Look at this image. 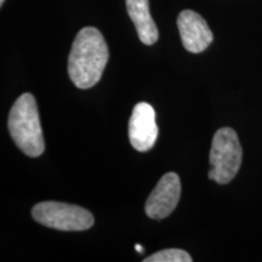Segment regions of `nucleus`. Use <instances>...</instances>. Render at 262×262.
Wrapping results in <instances>:
<instances>
[{
    "label": "nucleus",
    "instance_id": "nucleus-1",
    "mask_svg": "<svg viewBox=\"0 0 262 262\" xmlns=\"http://www.w3.org/2000/svg\"><path fill=\"white\" fill-rule=\"evenodd\" d=\"M110 52L98 29L85 27L75 37L68 57V74L79 89H89L100 81Z\"/></svg>",
    "mask_w": 262,
    "mask_h": 262
},
{
    "label": "nucleus",
    "instance_id": "nucleus-2",
    "mask_svg": "<svg viewBox=\"0 0 262 262\" xmlns=\"http://www.w3.org/2000/svg\"><path fill=\"white\" fill-rule=\"evenodd\" d=\"M10 135L25 155L39 157L45 149L37 102L33 95H21L12 106L8 122Z\"/></svg>",
    "mask_w": 262,
    "mask_h": 262
},
{
    "label": "nucleus",
    "instance_id": "nucleus-3",
    "mask_svg": "<svg viewBox=\"0 0 262 262\" xmlns=\"http://www.w3.org/2000/svg\"><path fill=\"white\" fill-rule=\"evenodd\" d=\"M242 150L237 133L231 127H221L215 133L210 149L209 179L225 185L235 178L242 164Z\"/></svg>",
    "mask_w": 262,
    "mask_h": 262
},
{
    "label": "nucleus",
    "instance_id": "nucleus-4",
    "mask_svg": "<svg viewBox=\"0 0 262 262\" xmlns=\"http://www.w3.org/2000/svg\"><path fill=\"white\" fill-rule=\"evenodd\" d=\"M32 216L39 224L58 231H85L94 225V216L81 206L42 202L33 206Z\"/></svg>",
    "mask_w": 262,
    "mask_h": 262
},
{
    "label": "nucleus",
    "instance_id": "nucleus-5",
    "mask_svg": "<svg viewBox=\"0 0 262 262\" xmlns=\"http://www.w3.org/2000/svg\"><path fill=\"white\" fill-rule=\"evenodd\" d=\"M181 195V181L178 173L168 172L159 180L146 202V214L155 220L168 217L175 210Z\"/></svg>",
    "mask_w": 262,
    "mask_h": 262
},
{
    "label": "nucleus",
    "instance_id": "nucleus-6",
    "mask_svg": "<svg viewBox=\"0 0 262 262\" xmlns=\"http://www.w3.org/2000/svg\"><path fill=\"white\" fill-rule=\"evenodd\" d=\"M158 133L155 108L147 102L137 103L134 107L129 120L131 146L139 152H147L155 146Z\"/></svg>",
    "mask_w": 262,
    "mask_h": 262
},
{
    "label": "nucleus",
    "instance_id": "nucleus-7",
    "mask_svg": "<svg viewBox=\"0 0 262 262\" xmlns=\"http://www.w3.org/2000/svg\"><path fill=\"white\" fill-rule=\"evenodd\" d=\"M178 27L183 47L193 54L204 51L214 39L205 19L192 10H183L180 12Z\"/></svg>",
    "mask_w": 262,
    "mask_h": 262
},
{
    "label": "nucleus",
    "instance_id": "nucleus-8",
    "mask_svg": "<svg viewBox=\"0 0 262 262\" xmlns=\"http://www.w3.org/2000/svg\"><path fill=\"white\" fill-rule=\"evenodd\" d=\"M127 14L135 25L137 35L145 45L158 40V28L149 12V0H125Z\"/></svg>",
    "mask_w": 262,
    "mask_h": 262
},
{
    "label": "nucleus",
    "instance_id": "nucleus-9",
    "mask_svg": "<svg viewBox=\"0 0 262 262\" xmlns=\"http://www.w3.org/2000/svg\"><path fill=\"white\" fill-rule=\"evenodd\" d=\"M145 262H192V257L182 249H166L143 258Z\"/></svg>",
    "mask_w": 262,
    "mask_h": 262
},
{
    "label": "nucleus",
    "instance_id": "nucleus-10",
    "mask_svg": "<svg viewBox=\"0 0 262 262\" xmlns=\"http://www.w3.org/2000/svg\"><path fill=\"white\" fill-rule=\"evenodd\" d=\"M135 250L137 251V253H143V248H142V245L136 244V245H135Z\"/></svg>",
    "mask_w": 262,
    "mask_h": 262
},
{
    "label": "nucleus",
    "instance_id": "nucleus-11",
    "mask_svg": "<svg viewBox=\"0 0 262 262\" xmlns=\"http://www.w3.org/2000/svg\"><path fill=\"white\" fill-rule=\"evenodd\" d=\"M4 2H5V0H0V5L4 4Z\"/></svg>",
    "mask_w": 262,
    "mask_h": 262
}]
</instances>
